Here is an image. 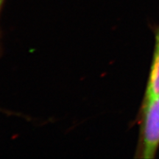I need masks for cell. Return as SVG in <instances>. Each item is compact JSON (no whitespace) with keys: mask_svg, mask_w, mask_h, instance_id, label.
<instances>
[{"mask_svg":"<svg viewBox=\"0 0 159 159\" xmlns=\"http://www.w3.org/2000/svg\"><path fill=\"white\" fill-rule=\"evenodd\" d=\"M159 95V28L156 36L153 60L149 77L146 98Z\"/></svg>","mask_w":159,"mask_h":159,"instance_id":"7a4b0ae2","label":"cell"},{"mask_svg":"<svg viewBox=\"0 0 159 159\" xmlns=\"http://www.w3.org/2000/svg\"><path fill=\"white\" fill-rule=\"evenodd\" d=\"M142 141L143 158H154L159 146V95L146 98Z\"/></svg>","mask_w":159,"mask_h":159,"instance_id":"6da1fadb","label":"cell"},{"mask_svg":"<svg viewBox=\"0 0 159 159\" xmlns=\"http://www.w3.org/2000/svg\"><path fill=\"white\" fill-rule=\"evenodd\" d=\"M4 1H5V0H0V12H1L2 7V5H3Z\"/></svg>","mask_w":159,"mask_h":159,"instance_id":"3957f363","label":"cell"}]
</instances>
